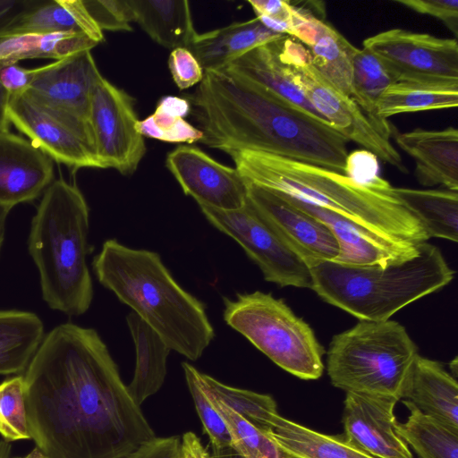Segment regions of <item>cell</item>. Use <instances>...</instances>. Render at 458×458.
Masks as SVG:
<instances>
[{
  "instance_id": "6da1fadb",
  "label": "cell",
  "mask_w": 458,
  "mask_h": 458,
  "mask_svg": "<svg viewBox=\"0 0 458 458\" xmlns=\"http://www.w3.org/2000/svg\"><path fill=\"white\" fill-rule=\"evenodd\" d=\"M22 376L30 437L45 458H123L157 437L93 328H53Z\"/></svg>"
},
{
  "instance_id": "7a4b0ae2",
  "label": "cell",
  "mask_w": 458,
  "mask_h": 458,
  "mask_svg": "<svg viewBox=\"0 0 458 458\" xmlns=\"http://www.w3.org/2000/svg\"><path fill=\"white\" fill-rule=\"evenodd\" d=\"M245 182L273 191L325 224L339 244L335 262L380 265L416 256L429 238L378 176L359 183L344 174L251 150L228 154Z\"/></svg>"
},
{
  "instance_id": "3957f363",
  "label": "cell",
  "mask_w": 458,
  "mask_h": 458,
  "mask_svg": "<svg viewBox=\"0 0 458 458\" xmlns=\"http://www.w3.org/2000/svg\"><path fill=\"white\" fill-rule=\"evenodd\" d=\"M188 101L209 148L265 152L344 174L349 140L260 85L208 70Z\"/></svg>"
},
{
  "instance_id": "277c9868",
  "label": "cell",
  "mask_w": 458,
  "mask_h": 458,
  "mask_svg": "<svg viewBox=\"0 0 458 458\" xmlns=\"http://www.w3.org/2000/svg\"><path fill=\"white\" fill-rule=\"evenodd\" d=\"M98 282L128 305L171 351L197 360L215 336L205 304L181 287L158 253L106 240L94 257Z\"/></svg>"
},
{
  "instance_id": "5b68a950",
  "label": "cell",
  "mask_w": 458,
  "mask_h": 458,
  "mask_svg": "<svg viewBox=\"0 0 458 458\" xmlns=\"http://www.w3.org/2000/svg\"><path fill=\"white\" fill-rule=\"evenodd\" d=\"M89 218L80 189L59 178L43 193L31 221L28 250L39 273L42 298L69 316L85 313L93 299Z\"/></svg>"
},
{
  "instance_id": "8992f818",
  "label": "cell",
  "mask_w": 458,
  "mask_h": 458,
  "mask_svg": "<svg viewBox=\"0 0 458 458\" xmlns=\"http://www.w3.org/2000/svg\"><path fill=\"white\" fill-rule=\"evenodd\" d=\"M310 273V289L324 301L367 321L389 319L454 276L441 250L428 242L419 245L416 256L402 262L357 266L326 261Z\"/></svg>"
},
{
  "instance_id": "52a82bcc",
  "label": "cell",
  "mask_w": 458,
  "mask_h": 458,
  "mask_svg": "<svg viewBox=\"0 0 458 458\" xmlns=\"http://www.w3.org/2000/svg\"><path fill=\"white\" fill-rule=\"evenodd\" d=\"M418 348L400 323L359 320L333 336L327 354L331 384L346 393L402 399Z\"/></svg>"
},
{
  "instance_id": "ba28073f",
  "label": "cell",
  "mask_w": 458,
  "mask_h": 458,
  "mask_svg": "<svg viewBox=\"0 0 458 458\" xmlns=\"http://www.w3.org/2000/svg\"><path fill=\"white\" fill-rule=\"evenodd\" d=\"M224 320L286 372L304 380L324 370V349L313 330L287 304L260 291L224 298Z\"/></svg>"
},
{
  "instance_id": "9c48e42d",
  "label": "cell",
  "mask_w": 458,
  "mask_h": 458,
  "mask_svg": "<svg viewBox=\"0 0 458 458\" xmlns=\"http://www.w3.org/2000/svg\"><path fill=\"white\" fill-rule=\"evenodd\" d=\"M279 55L294 83L310 105L336 131L401 172L407 171L400 153L358 106L337 90L313 65L308 48L285 36Z\"/></svg>"
},
{
  "instance_id": "30bf717a",
  "label": "cell",
  "mask_w": 458,
  "mask_h": 458,
  "mask_svg": "<svg viewBox=\"0 0 458 458\" xmlns=\"http://www.w3.org/2000/svg\"><path fill=\"white\" fill-rule=\"evenodd\" d=\"M199 207L214 227L241 245L266 281L280 287L311 288L310 267L283 243L248 199L235 210Z\"/></svg>"
},
{
  "instance_id": "8fae6325",
  "label": "cell",
  "mask_w": 458,
  "mask_h": 458,
  "mask_svg": "<svg viewBox=\"0 0 458 458\" xmlns=\"http://www.w3.org/2000/svg\"><path fill=\"white\" fill-rule=\"evenodd\" d=\"M34 69L32 82L23 94L75 131L94 150L89 113L92 90L102 74L90 50Z\"/></svg>"
},
{
  "instance_id": "7c38bea8",
  "label": "cell",
  "mask_w": 458,
  "mask_h": 458,
  "mask_svg": "<svg viewBox=\"0 0 458 458\" xmlns=\"http://www.w3.org/2000/svg\"><path fill=\"white\" fill-rule=\"evenodd\" d=\"M138 121L133 98L101 75L92 90L89 123L102 168L123 175L137 170L147 151Z\"/></svg>"
},
{
  "instance_id": "4fadbf2b",
  "label": "cell",
  "mask_w": 458,
  "mask_h": 458,
  "mask_svg": "<svg viewBox=\"0 0 458 458\" xmlns=\"http://www.w3.org/2000/svg\"><path fill=\"white\" fill-rule=\"evenodd\" d=\"M363 47L381 57L399 80L458 81V43L403 29L367 38Z\"/></svg>"
},
{
  "instance_id": "5bb4252c",
  "label": "cell",
  "mask_w": 458,
  "mask_h": 458,
  "mask_svg": "<svg viewBox=\"0 0 458 458\" xmlns=\"http://www.w3.org/2000/svg\"><path fill=\"white\" fill-rule=\"evenodd\" d=\"M245 182L248 200L283 243L310 269L319 263L336 259L339 244L325 224L299 209L279 193Z\"/></svg>"
},
{
  "instance_id": "9a60e30c",
  "label": "cell",
  "mask_w": 458,
  "mask_h": 458,
  "mask_svg": "<svg viewBox=\"0 0 458 458\" xmlns=\"http://www.w3.org/2000/svg\"><path fill=\"white\" fill-rule=\"evenodd\" d=\"M165 164L184 194L198 205L235 210L247 200V184L236 168L216 161L196 147L178 146L168 153Z\"/></svg>"
},
{
  "instance_id": "2e32d148",
  "label": "cell",
  "mask_w": 458,
  "mask_h": 458,
  "mask_svg": "<svg viewBox=\"0 0 458 458\" xmlns=\"http://www.w3.org/2000/svg\"><path fill=\"white\" fill-rule=\"evenodd\" d=\"M391 396L346 393L342 422L346 440L375 458H413L397 433Z\"/></svg>"
},
{
  "instance_id": "e0dca14e",
  "label": "cell",
  "mask_w": 458,
  "mask_h": 458,
  "mask_svg": "<svg viewBox=\"0 0 458 458\" xmlns=\"http://www.w3.org/2000/svg\"><path fill=\"white\" fill-rule=\"evenodd\" d=\"M8 116L10 123L54 162L72 170L102 168L93 148L82 137L25 94L11 96Z\"/></svg>"
},
{
  "instance_id": "ac0fdd59",
  "label": "cell",
  "mask_w": 458,
  "mask_h": 458,
  "mask_svg": "<svg viewBox=\"0 0 458 458\" xmlns=\"http://www.w3.org/2000/svg\"><path fill=\"white\" fill-rule=\"evenodd\" d=\"M54 181V160L29 140L0 131V205L31 202Z\"/></svg>"
},
{
  "instance_id": "d6986e66",
  "label": "cell",
  "mask_w": 458,
  "mask_h": 458,
  "mask_svg": "<svg viewBox=\"0 0 458 458\" xmlns=\"http://www.w3.org/2000/svg\"><path fill=\"white\" fill-rule=\"evenodd\" d=\"M396 144L415 162L414 174L422 186L441 185L458 191V131L417 128L400 132L392 126Z\"/></svg>"
},
{
  "instance_id": "ffe728a7",
  "label": "cell",
  "mask_w": 458,
  "mask_h": 458,
  "mask_svg": "<svg viewBox=\"0 0 458 458\" xmlns=\"http://www.w3.org/2000/svg\"><path fill=\"white\" fill-rule=\"evenodd\" d=\"M284 36L268 30L255 17L198 33L188 49L204 71L219 70L250 50Z\"/></svg>"
},
{
  "instance_id": "44dd1931",
  "label": "cell",
  "mask_w": 458,
  "mask_h": 458,
  "mask_svg": "<svg viewBox=\"0 0 458 458\" xmlns=\"http://www.w3.org/2000/svg\"><path fill=\"white\" fill-rule=\"evenodd\" d=\"M402 399L422 412L458 428V385L456 378L436 360L417 356Z\"/></svg>"
},
{
  "instance_id": "7402d4cb",
  "label": "cell",
  "mask_w": 458,
  "mask_h": 458,
  "mask_svg": "<svg viewBox=\"0 0 458 458\" xmlns=\"http://www.w3.org/2000/svg\"><path fill=\"white\" fill-rule=\"evenodd\" d=\"M284 37L250 50L223 69L262 86L318 120L328 123L318 114L294 83L288 66L282 61L279 50Z\"/></svg>"
},
{
  "instance_id": "603a6c76",
  "label": "cell",
  "mask_w": 458,
  "mask_h": 458,
  "mask_svg": "<svg viewBox=\"0 0 458 458\" xmlns=\"http://www.w3.org/2000/svg\"><path fill=\"white\" fill-rule=\"evenodd\" d=\"M54 32L84 34L98 42L103 41V31L86 10L82 0H43L21 13L0 38Z\"/></svg>"
},
{
  "instance_id": "cb8c5ba5",
  "label": "cell",
  "mask_w": 458,
  "mask_h": 458,
  "mask_svg": "<svg viewBox=\"0 0 458 458\" xmlns=\"http://www.w3.org/2000/svg\"><path fill=\"white\" fill-rule=\"evenodd\" d=\"M134 22L157 44L188 48L197 36L187 0H129Z\"/></svg>"
},
{
  "instance_id": "d4e9b609",
  "label": "cell",
  "mask_w": 458,
  "mask_h": 458,
  "mask_svg": "<svg viewBox=\"0 0 458 458\" xmlns=\"http://www.w3.org/2000/svg\"><path fill=\"white\" fill-rule=\"evenodd\" d=\"M458 81L399 80L382 94L376 117L387 122L393 115L427 110L455 108Z\"/></svg>"
},
{
  "instance_id": "484cf974",
  "label": "cell",
  "mask_w": 458,
  "mask_h": 458,
  "mask_svg": "<svg viewBox=\"0 0 458 458\" xmlns=\"http://www.w3.org/2000/svg\"><path fill=\"white\" fill-rule=\"evenodd\" d=\"M126 322L136 350L134 375L127 388L133 400L141 405L163 386L171 350L135 312L127 315Z\"/></svg>"
},
{
  "instance_id": "4316f807",
  "label": "cell",
  "mask_w": 458,
  "mask_h": 458,
  "mask_svg": "<svg viewBox=\"0 0 458 458\" xmlns=\"http://www.w3.org/2000/svg\"><path fill=\"white\" fill-rule=\"evenodd\" d=\"M44 325L29 311L0 310V375H21L44 339Z\"/></svg>"
},
{
  "instance_id": "83f0119b",
  "label": "cell",
  "mask_w": 458,
  "mask_h": 458,
  "mask_svg": "<svg viewBox=\"0 0 458 458\" xmlns=\"http://www.w3.org/2000/svg\"><path fill=\"white\" fill-rule=\"evenodd\" d=\"M271 436L288 458H375L343 435H327L277 415Z\"/></svg>"
},
{
  "instance_id": "f1b7e54d",
  "label": "cell",
  "mask_w": 458,
  "mask_h": 458,
  "mask_svg": "<svg viewBox=\"0 0 458 458\" xmlns=\"http://www.w3.org/2000/svg\"><path fill=\"white\" fill-rule=\"evenodd\" d=\"M398 200L420 222L428 238L458 240V192L393 187Z\"/></svg>"
},
{
  "instance_id": "f546056e",
  "label": "cell",
  "mask_w": 458,
  "mask_h": 458,
  "mask_svg": "<svg viewBox=\"0 0 458 458\" xmlns=\"http://www.w3.org/2000/svg\"><path fill=\"white\" fill-rule=\"evenodd\" d=\"M317 32L307 47L316 69L343 95L354 101L352 56L357 47L324 19H317Z\"/></svg>"
},
{
  "instance_id": "4dcf8cb0",
  "label": "cell",
  "mask_w": 458,
  "mask_h": 458,
  "mask_svg": "<svg viewBox=\"0 0 458 458\" xmlns=\"http://www.w3.org/2000/svg\"><path fill=\"white\" fill-rule=\"evenodd\" d=\"M98 43L84 34L54 32L25 34L0 38V64L19 63L26 59L63 60L91 50Z\"/></svg>"
},
{
  "instance_id": "1f68e13d",
  "label": "cell",
  "mask_w": 458,
  "mask_h": 458,
  "mask_svg": "<svg viewBox=\"0 0 458 458\" xmlns=\"http://www.w3.org/2000/svg\"><path fill=\"white\" fill-rule=\"evenodd\" d=\"M399 81L397 73L371 50L356 48L352 56L354 102L385 135L390 137L392 125L376 117V106L385 90Z\"/></svg>"
},
{
  "instance_id": "d6a6232c",
  "label": "cell",
  "mask_w": 458,
  "mask_h": 458,
  "mask_svg": "<svg viewBox=\"0 0 458 458\" xmlns=\"http://www.w3.org/2000/svg\"><path fill=\"white\" fill-rule=\"evenodd\" d=\"M410 415L397 424V433L420 458H458V428L422 412L413 403L403 401Z\"/></svg>"
},
{
  "instance_id": "836d02e7",
  "label": "cell",
  "mask_w": 458,
  "mask_h": 458,
  "mask_svg": "<svg viewBox=\"0 0 458 458\" xmlns=\"http://www.w3.org/2000/svg\"><path fill=\"white\" fill-rule=\"evenodd\" d=\"M199 377L204 388L213 397L256 427L267 432L272 431L275 419L279 413L270 395L230 386L200 371Z\"/></svg>"
},
{
  "instance_id": "e575fe53",
  "label": "cell",
  "mask_w": 458,
  "mask_h": 458,
  "mask_svg": "<svg viewBox=\"0 0 458 458\" xmlns=\"http://www.w3.org/2000/svg\"><path fill=\"white\" fill-rule=\"evenodd\" d=\"M204 390L229 429L233 439V448L243 458H288L274 440L270 432L251 424L213 397L205 388Z\"/></svg>"
},
{
  "instance_id": "d590c367",
  "label": "cell",
  "mask_w": 458,
  "mask_h": 458,
  "mask_svg": "<svg viewBox=\"0 0 458 458\" xmlns=\"http://www.w3.org/2000/svg\"><path fill=\"white\" fill-rule=\"evenodd\" d=\"M0 436L8 443L31 439L22 375L0 383Z\"/></svg>"
},
{
  "instance_id": "8d00e7d4",
  "label": "cell",
  "mask_w": 458,
  "mask_h": 458,
  "mask_svg": "<svg viewBox=\"0 0 458 458\" xmlns=\"http://www.w3.org/2000/svg\"><path fill=\"white\" fill-rule=\"evenodd\" d=\"M182 367L203 429L210 440L212 453L233 447L229 429L199 381V370L189 362H182Z\"/></svg>"
},
{
  "instance_id": "74e56055",
  "label": "cell",
  "mask_w": 458,
  "mask_h": 458,
  "mask_svg": "<svg viewBox=\"0 0 458 458\" xmlns=\"http://www.w3.org/2000/svg\"><path fill=\"white\" fill-rule=\"evenodd\" d=\"M143 136L170 143H194L200 141L202 132L184 117L157 106L156 111L136 124Z\"/></svg>"
},
{
  "instance_id": "f35d334b",
  "label": "cell",
  "mask_w": 458,
  "mask_h": 458,
  "mask_svg": "<svg viewBox=\"0 0 458 458\" xmlns=\"http://www.w3.org/2000/svg\"><path fill=\"white\" fill-rule=\"evenodd\" d=\"M89 14L103 30L131 31L134 21L129 0H82Z\"/></svg>"
},
{
  "instance_id": "ab89813d",
  "label": "cell",
  "mask_w": 458,
  "mask_h": 458,
  "mask_svg": "<svg viewBox=\"0 0 458 458\" xmlns=\"http://www.w3.org/2000/svg\"><path fill=\"white\" fill-rule=\"evenodd\" d=\"M168 67L173 80L180 89H186L199 83L204 70L188 48L172 50L168 58Z\"/></svg>"
},
{
  "instance_id": "60d3db41",
  "label": "cell",
  "mask_w": 458,
  "mask_h": 458,
  "mask_svg": "<svg viewBox=\"0 0 458 458\" xmlns=\"http://www.w3.org/2000/svg\"><path fill=\"white\" fill-rule=\"evenodd\" d=\"M396 4L441 21L453 34L458 35V0H394Z\"/></svg>"
},
{
  "instance_id": "b9f144b4",
  "label": "cell",
  "mask_w": 458,
  "mask_h": 458,
  "mask_svg": "<svg viewBox=\"0 0 458 458\" xmlns=\"http://www.w3.org/2000/svg\"><path fill=\"white\" fill-rule=\"evenodd\" d=\"M344 174L359 183H369L379 176L378 158L366 149L348 153Z\"/></svg>"
},
{
  "instance_id": "7bdbcfd3",
  "label": "cell",
  "mask_w": 458,
  "mask_h": 458,
  "mask_svg": "<svg viewBox=\"0 0 458 458\" xmlns=\"http://www.w3.org/2000/svg\"><path fill=\"white\" fill-rule=\"evenodd\" d=\"M35 69L21 67L18 63L0 64V82L10 96L25 93L33 80Z\"/></svg>"
},
{
  "instance_id": "ee69618b",
  "label": "cell",
  "mask_w": 458,
  "mask_h": 458,
  "mask_svg": "<svg viewBox=\"0 0 458 458\" xmlns=\"http://www.w3.org/2000/svg\"><path fill=\"white\" fill-rule=\"evenodd\" d=\"M181 438L177 436L156 437L123 458H180Z\"/></svg>"
},
{
  "instance_id": "f6af8a7d",
  "label": "cell",
  "mask_w": 458,
  "mask_h": 458,
  "mask_svg": "<svg viewBox=\"0 0 458 458\" xmlns=\"http://www.w3.org/2000/svg\"><path fill=\"white\" fill-rule=\"evenodd\" d=\"M37 0H0V34Z\"/></svg>"
},
{
  "instance_id": "bcb514c9",
  "label": "cell",
  "mask_w": 458,
  "mask_h": 458,
  "mask_svg": "<svg viewBox=\"0 0 458 458\" xmlns=\"http://www.w3.org/2000/svg\"><path fill=\"white\" fill-rule=\"evenodd\" d=\"M180 458H216L202 445L200 439L191 431L181 438Z\"/></svg>"
},
{
  "instance_id": "7dc6e473",
  "label": "cell",
  "mask_w": 458,
  "mask_h": 458,
  "mask_svg": "<svg viewBox=\"0 0 458 458\" xmlns=\"http://www.w3.org/2000/svg\"><path fill=\"white\" fill-rule=\"evenodd\" d=\"M10 98V94L0 82V131H8L10 128L11 123L8 116Z\"/></svg>"
},
{
  "instance_id": "c3c4849f",
  "label": "cell",
  "mask_w": 458,
  "mask_h": 458,
  "mask_svg": "<svg viewBox=\"0 0 458 458\" xmlns=\"http://www.w3.org/2000/svg\"><path fill=\"white\" fill-rule=\"evenodd\" d=\"M11 208L0 205V250L4 241L5 224Z\"/></svg>"
},
{
  "instance_id": "681fc988",
  "label": "cell",
  "mask_w": 458,
  "mask_h": 458,
  "mask_svg": "<svg viewBox=\"0 0 458 458\" xmlns=\"http://www.w3.org/2000/svg\"><path fill=\"white\" fill-rule=\"evenodd\" d=\"M216 458H243L234 448L230 447L212 453Z\"/></svg>"
},
{
  "instance_id": "f907efd6",
  "label": "cell",
  "mask_w": 458,
  "mask_h": 458,
  "mask_svg": "<svg viewBox=\"0 0 458 458\" xmlns=\"http://www.w3.org/2000/svg\"><path fill=\"white\" fill-rule=\"evenodd\" d=\"M11 445L4 441H0V458H10Z\"/></svg>"
},
{
  "instance_id": "816d5d0a",
  "label": "cell",
  "mask_w": 458,
  "mask_h": 458,
  "mask_svg": "<svg viewBox=\"0 0 458 458\" xmlns=\"http://www.w3.org/2000/svg\"><path fill=\"white\" fill-rule=\"evenodd\" d=\"M10 458H45L44 455L35 447L30 453L23 456H15Z\"/></svg>"
},
{
  "instance_id": "f5cc1de1",
  "label": "cell",
  "mask_w": 458,
  "mask_h": 458,
  "mask_svg": "<svg viewBox=\"0 0 458 458\" xmlns=\"http://www.w3.org/2000/svg\"><path fill=\"white\" fill-rule=\"evenodd\" d=\"M450 368L453 369V372H454V377L456 378V375H457V358H454V360L453 361H451L450 363Z\"/></svg>"
}]
</instances>
